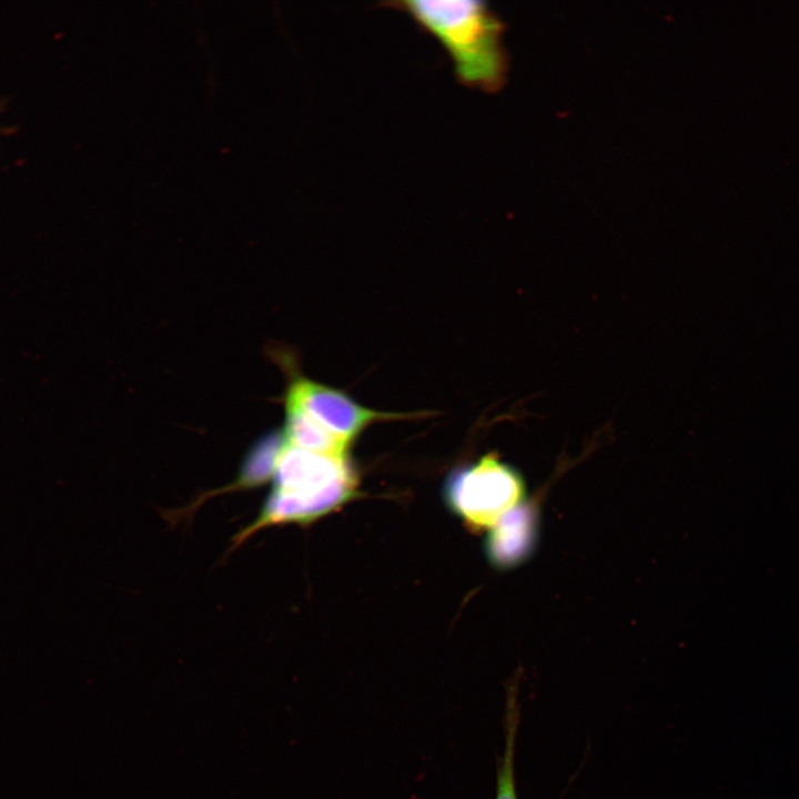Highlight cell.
I'll return each instance as SVG.
<instances>
[{"label":"cell","instance_id":"1","mask_svg":"<svg viewBox=\"0 0 799 799\" xmlns=\"http://www.w3.org/2000/svg\"><path fill=\"white\" fill-rule=\"evenodd\" d=\"M383 6L405 12L442 45L462 85L485 92L500 88L507 70L504 27L486 2L396 0Z\"/></svg>","mask_w":799,"mask_h":799},{"label":"cell","instance_id":"2","mask_svg":"<svg viewBox=\"0 0 799 799\" xmlns=\"http://www.w3.org/2000/svg\"><path fill=\"white\" fill-rule=\"evenodd\" d=\"M354 471L345 456L306 451L285 443L274 468V489L249 532L284 522H309L353 496Z\"/></svg>","mask_w":799,"mask_h":799},{"label":"cell","instance_id":"3","mask_svg":"<svg viewBox=\"0 0 799 799\" xmlns=\"http://www.w3.org/2000/svg\"><path fill=\"white\" fill-rule=\"evenodd\" d=\"M523 493L519 474L495 454L455 474L446 489L453 509L477 528H492L520 504Z\"/></svg>","mask_w":799,"mask_h":799},{"label":"cell","instance_id":"4","mask_svg":"<svg viewBox=\"0 0 799 799\" xmlns=\"http://www.w3.org/2000/svg\"><path fill=\"white\" fill-rule=\"evenodd\" d=\"M284 400L285 405L303 411L347 445L374 422L409 416L370 409L357 404L341 391L304 377L292 381Z\"/></svg>","mask_w":799,"mask_h":799},{"label":"cell","instance_id":"5","mask_svg":"<svg viewBox=\"0 0 799 799\" xmlns=\"http://www.w3.org/2000/svg\"><path fill=\"white\" fill-rule=\"evenodd\" d=\"M533 514L518 505L504 515L492 528L488 555L496 565L508 566L523 559L533 545Z\"/></svg>","mask_w":799,"mask_h":799},{"label":"cell","instance_id":"6","mask_svg":"<svg viewBox=\"0 0 799 799\" xmlns=\"http://www.w3.org/2000/svg\"><path fill=\"white\" fill-rule=\"evenodd\" d=\"M284 441L306 451L332 456H345L347 444L332 435L303 411L285 405Z\"/></svg>","mask_w":799,"mask_h":799},{"label":"cell","instance_id":"7","mask_svg":"<svg viewBox=\"0 0 799 799\" xmlns=\"http://www.w3.org/2000/svg\"><path fill=\"white\" fill-rule=\"evenodd\" d=\"M520 707L518 701L517 681L507 687L504 732L505 746L502 757L498 758L496 770V797L495 799H517L515 780V748L519 726Z\"/></svg>","mask_w":799,"mask_h":799}]
</instances>
